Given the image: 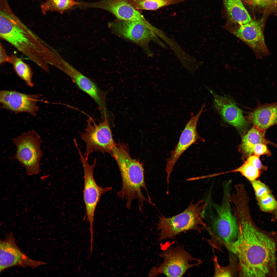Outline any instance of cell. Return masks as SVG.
<instances>
[{"label":"cell","mask_w":277,"mask_h":277,"mask_svg":"<svg viewBox=\"0 0 277 277\" xmlns=\"http://www.w3.org/2000/svg\"><path fill=\"white\" fill-rule=\"evenodd\" d=\"M257 200L259 205L263 211H272L277 207V202L271 192L264 194Z\"/></svg>","instance_id":"484cf974"},{"label":"cell","mask_w":277,"mask_h":277,"mask_svg":"<svg viewBox=\"0 0 277 277\" xmlns=\"http://www.w3.org/2000/svg\"><path fill=\"white\" fill-rule=\"evenodd\" d=\"M111 154L118 165L122 178V187L117 192V195L126 199V207L128 209L131 207L133 200L137 198L139 209L141 210L144 202L150 203L142 192V189H144L149 195L142 164L131 158L127 148L123 145H116Z\"/></svg>","instance_id":"3957f363"},{"label":"cell","mask_w":277,"mask_h":277,"mask_svg":"<svg viewBox=\"0 0 277 277\" xmlns=\"http://www.w3.org/2000/svg\"><path fill=\"white\" fill-rule=\"evenodd\" d=\"M16 147L15 157L25 168L28 175L40 173V162L43 156L42 140L38 134L31 130L22 133L12 140Z\"/></svg>","instance_id":"52a82bcc"},{"label":"cell","mask_w":277,"mask_h":277,"mask_svg":"<svg viewBox=\"0 0 277 277\" xmlns=\"http://www.w3.org/2000/svg\"><path fill=\"white\" fill-rule=\"evenodd\" d=\"M0 37L45 72L49 65L59 64L60 56L56 51L25 25L8 7L0 12Z\"/></svg>","instance_id":"7a4b0ae2"},{"label":"cell","mask_w":277,"mask_h":277,"mask_svg":"<svg viewBox=\"0 0 277 277\" xmlns=\"http://www.w3.org/2000/svg\"><path fill=\"white\" fill-rule=\"evenodd\" d=\"M234 171L240 172L250 181L256 180L260 175V170L246 161Z\"/></svg>","instance_id":"d4e9b609"},{"label":"cell","mask_w":277,"mask_h":277,"mask_svg":"<svg viewBox=\"0 0 277 277\" xmlns=\"http://www.w3.org/2000/svg\"><path fill=\"white\" fill-rule=\"evenodd\" d=\"M108 25L113 32L139 45L148 53L149 42L157 39L153 32L136 21L117 19Z\"/></svg>","instance_id":"4fadbf2b"},{"label":"cell","mask_w":277,"mask_h":277,"mask_svg":"<svg viewBox=\"0 0 277 277\" xmlns=\"http://www.w3.org/2000/svg\"><path fill=\"white\" fill-rule=\"evenodd\" d=\"M213 98L214 107L223 119L242 132L249 127V122L244 116L242 111L227 96L219 95L207 87Z\"/></svg>","instance_id":"9a60e30c"},{"label":"cell","mask_w":277,"mask_h":277,"mask_svg":"<svg viewBox=\"0 0 277 277\" xmlns=\"http://www.w3.org/2000/svg\"><path fill=\"white\" fill-rule=\"evenodd\" d=\"M85 132L81 137L86 144L84 156L88 160L90 155L94 151L111 153L116 144L113 138L108 117L105 116L102 122L96 124L90 117L87 121Z\"/></svg>","instance_id":"ba28073f"},{"label":"cell","mask_w":277,"mask_h":277,"mask_svg":"<svg viewBox=\"0 0 277 277\" xmlns=\"http://www.w3.org/2000/svg\"><path fill=\"white\" fill-rule=\"evenodd\" d=\"M233 259L230 260L229 264L226 266L220 265L218 262L217 257L214 255L213 259L214 267V276L232 277L234 276L235 272H236L237 264L235 265V262Z\"/></svg>","instance_id":"cb8c5ba5"},{"label":"cell","mask_w":277,"mask_h":277,"mask_svg":"<svg viewBox=\"0 0 277 277\" xmlns=\"http://www.w3.org/2000/svg\"><path fill=\"white\" fill-rule=\"evenodd\" d=\"M162 252L160 257L163 259L158 267L150 270L149 276H155L162 274L167 277H182L189 269L197 266L201 263L200 260L193 257L184 248L179 246H173L169 242L161 245Z\"/></svg>","instance_id":"8992f818"},{"label":"cell","mask_w":277,"mask_h":277,"mask_svg":"<svg viewBox=\"0 0 277 277\" xmlns=\"http://www.w3.org/2000/svg\"><path fill=\"white\" fill-rule=\"evenodd\" d=\"M275 213L276 217H277V207L275 209Z\"/></svg>","instance_id":"1f68e13d"},{"label":"cell","mask_w":277,"mask_h":277,"mask_svg":"<svg viewBox=\"0 0 277 277\" xmlns=\"http://www.w3.org/2000/svg\"><path fill=\"white\" fill-rule=\"evenodd\" d=\"M207 205V203L202 199L195 203L192 201L184 211L178 215L170 218L160 216L157 227L161 231L159 241L172 238L190 230L200 232L202 230H207L208 227L203 219Z\"/></svg>","instance_id":"277c9868"},{"label":"cell","mask_w":277,"mask_h":277,"mask_svg":"<svg viewBox=\"0 0 277 277\" xmlns=\"http://www.w3.org/2000/svg\"><path fill=\"white\" fill-rule=\"evenodd\" d=\"M83 6L104 9L112 14L118 19L136 21L155 33L159 31L140 12L130 4L128 0H100L94 3H84Z\"/></svg>","instance_id":"5bb4252c"},{"label":"cell","mask_w":277,"mask_h":277,"mask_svg":"<svg viewBox=\"0 0 277 277\" xmlns=\"http://www.w3.org/2000/svg\"><path fill=\"white\" fill-rule=\"evenodd\" d=\"M81 3L75 0H47L41 5V10L45 14L49 11H56L61 14L72 8L79 6Z\"/></svg>","instance_id":"603a6c76"},{"label":"cell","mask_w":277,"mask_h":277,"mask_svg":"<svg viewBox=\"0 0 277 277\" xmlns=\"http://www.w3.org/2000/svg\"><path fill=\"white\" fill-rule=\"evenodd\" d=\"M266 130L253 127L243 137L240 146V151L245 157H248L253 154V149L256 144L263 143L271 145L277 148V144L266 138Z\"/></svg>","instance_id":"d6986e66"},{"label":"cell","mask_w":277,"mask_h":277,"mask_svg":"<svg viewBox=\"0 0 277 277\" xmlns=\"http://www.w3.org/2000/svg\"><path fill=\"white\" fill-rule=\"evenodd\" d=\"M252 5L265 13L277 12V0H250Z\"/></svg>","instance_id":"4316f807"},{"label":"cell","mask_w":277,"mask_h":277,"mask_svg":"<svg viewBox=\"0 0 277 277\" xmlns=\"http://www.w3.org/2000/svg\"><path fill=\"white\" fill-rule=\"evenodd\" d=\"M83 165L84 179L83 190V200L85 203L86 214L90 224V240H93V224L95 212L101 197L103 194L110 191L111 187H102L96 183L93 176V171L96 163L95 159L93 163L90 164L88 160L82 154L79 147H77Z\"/></svg>","instance_id":"9c48e42d"},{"label":"cell","mask_w":277,"mask_h":277,"mask_svg":"<svg viewBox=\"0 0 277 277\" xmlns=\"http://www.w3.org/2000/svg\"><path fill=\"white\" fill-rule=\"evenodd\" d=\"M265 18L252 20L250 23L239 25L231 30L233 35L246 44L253 51L258 59H262L270 53L266 44L263 34Z\"/></svg>","instance_id":"30bf717a"},{"label":"cell","mask_w":277,"mask_h":277,"mask_svg":"<svg viewBox=\"0 0 277 277\" xmlns=\"http://www.w3.org/2000/svg\"><path fill=\"white\" fill-rule=\"evenodd\" d=\"M39 95L27 94L17 91H1L0 102L2 107L16 112H27L35 116L38 111Z\"/></svg>","instance_id":"e0dca14e"},{"label":"cell","mask_w":277,"mask_h":277,"mask_svg":"<svg viewBox=\"0 0 277 277\" xmlns=\"http://www.w3.org/2000/svg\"><path fill=\"white\" fill-rule=\"evenodd\" d=\"M250 181L254 189L257 199L270 192L268 187L260 181L255 180Z\"/></svg>","instance_id":"83f0119b"},{"label":"cell","mask_w":277,"mask_h":277,"mask_svg":"<svg viewBox=\"0 0 277 277\" xmlns=\"http://www.w3.org/2000/svg\"><path fill=\"white\" fill-rule=\"evenodd\" d=\"M8 63L12 64L17 74L24 81L28 86L34 85L32 78L33 73L30 66L22 59L16 56H10Z\"/></svg>","instance_id":"7402d4cb"},{"label":"cell","mask_w":277,"mask_h":277,"mask_svg":"<svg viewBox=\"0 0 277 277\" xmlns=\"http://www.w3.org/2000/svg\"><path fill=\"white\" fill-rule=\"evenodd\" d=\"M0 47V64H1L5 63H8L10 56L7 54L4 47L1 44Z\"/></svg>","instance_id":"4dcf8cb0"},{"label":"cell","mask_w":277,"mask_h":277,"mask_svg":"<svg viewBox=\"0 0 277 277\" xmlns=\"http://www.w3.org/2000/svg\"><path fill=\"white\" fill-rule=\"evenodd\" d=\"M249 209L241 206L234 210L238 227L237 239L233 242L222 244L237 259L239 276H275L277 275L275 243L256 226Z\"/></svg>","instance_id":"6da1fadb"},{"label":"cell","mask_w":277,"mask_h":277,"mask_svg":"<svg viewBox=\"0 0 277 277\" xmlns=\"http://www.w3.org/2000/svg\"><path fill=\"white\" fill-rule=\"evenodd\" d=\"M231 20L239 25L247 24L252 19L240 0H224Z\"/></svg>","instance_id":"ffe728a7"},{"label":"cell","mask_w":277,"mask_h":277,"mask_svg":"<svg viewBox=\"0 0 277 277\" xmlns=\"http://www.w3.org/2000/svg\"><path fill=\"white\" fill-rule=\"evenodd\" d=\"M259 157L254 154L249 157L246 161L259 170H266L267 166L263 165L260 161Z\"/></svg>","instance_id":"f546056e"},{"label":"cell","mask_w":277,"mask_h":277,"mask_svg":"<svg viewBox=\"0 0 277 277\" xmlns=\"http://www.w3.org/2000/svg\"><path fill=\"white\" fill-rule=\"evenodd\" d=\"M221 202L218 204L213 201L211 197L207 200L208 213L211 230L214 235L222 244L234 242L237 240L238 227L235 217L232 213L230 197L231 189L223 188Z\"/></svg>","instance_id":"5b68a950"},{"label":"cell","mask_w":277,"mask_h":277,"mask_svg":"<svg viewBox=\"0 0 277 277\" xmlns=\"http://www.w3.org/2000/svg\"><path fill=\"white\" fill-rule=\"evenodd\" d=\"M187 0H128L137 10L154 11L163 7L176 4Z\"/></svg>","instance_id":"44dd1931"},{"label":"cell","mask_w":277,"mask_h":277,"mask_svg":"<svg viewBox=\"0 0 277 277\" xmlns=\"http://www.w3.org/2000/svg\"><path fill=\"white\" fill-rule=\"evenodd\" d=\"M253 154L259 156L262 155H265L269 157L271 154V152L266 145L263 143L257 144L254 147Z\"/></svg>","instance_id":"f1b7e54d"},{"label":"cell","mask_w":277,"mask_h":277,"mask_svg":"<svg viewBox=\"0 0 277 277\" xmlns=\"http://www.w3.org/2000/svg\"><path fill=\"white\" fill-rule=\"evenodd\" d=\"M253 126L267 130L277 125V101L262 104L258 102L256 107L246 117Z\"/></svg>","instance_id":"ac0fdd59"},{"label":"cell","mask_w":277,"mask_h":277,"mask_svg":"<svg viewBox=\"0 0 277 277\" xmlns=\"http://www.w3.org/2000/svg\"><path fill=\"white\" fill-rule=\"evenodd\" d=\"M61 70L68 75L81 90L95 102L101 116L107 113L106 99L107 92L101 90L95 82L64 61Z\"/></svg>","instance_id":"2e32d148"},{"label":"cell","mask_w":277,"mask_h":277,"mask_svg":"<svg viewBox=\"0 0 277 277\" xmlns=\"http://www.w3.org/2000/svg\"><path fill=\"white\" fill-rule=\"evenodd\" d=\"M205 106V104H203L199 112L195 115L193 113H191L190 120L182 131L178 142L174 149L170 152V156L166 161L165 168L167 185H169L170 177L174 166L182 154L197 140L203 141L198 133L196 127L199 119L203 112Z\"/></svg>","instance_id":"7c38bea8"},{"label":"cell","mask_w":277,"mask_h":277,"mask_svg":"<svg viewBox=\"0 0 277 277\" xmlns=\"http://www.w3.org/2000/svg\"><path fill=\"white\" fill-rule=\"evenodd\" d=\"M46 263L32 259L25 254L16 244L12 233L5 234L0 241V272L14 266L35 268Z\"/></svg>","instance_id":"8fae6325"}]
</instances>
